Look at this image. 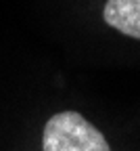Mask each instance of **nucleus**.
Listing matches in <instances>:
<instances>
[{
	"label": "nucleus",
	"mask_w": 140,
	"mask_h": 151,
	"mask_svg": "<svg viewBox=\"0 0 140 151\" xmlns=\"http://www.w3.org/2000/svg\"><path fill=\"white\" fill-rule=\"evenodd\" d=\"M42 151H111V147L82 113L59 111L44 126Z\"/></svg>",
	"instance_id": "nucleus-1"
},
{
	"label": "nucleus",
	"mask_w": 140,
	"mask_h": 151,
	"mask_svg": "<svg viewBox=\"0 0 140 151\" xmlns=\"http://www.w3.org/2000/svg\"><path fill=\"white\" fill-rule=\"evenodd\" d=\"M103 17L109 27L140 40V0H107Z\"/></svg>",
	"instance_id": "nucleus-2"
}]
</instances>
